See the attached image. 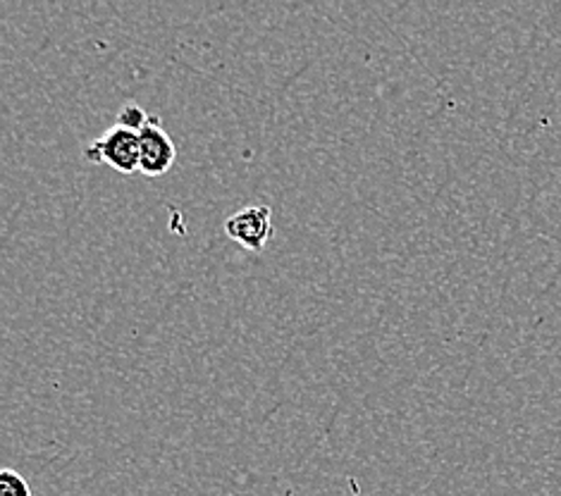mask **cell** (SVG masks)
<instances>
[{"label":"cell","instance_id":"cell-4","mask_svg":"<svg viewBox=\"0 0 561 496\" xmlns=\"http://www.w3.org/2000/svg\"><path fill=\"white\" fill-rule=\"evenodd\" d=\"M149 119H151V115L146 113L141 105L125 103L123 108H119V113H117V127H125L129 131H137L139 134L146 125H149Z\"/></svg>","mask_w":561,"mask_h":496},{"label":"cell","instance_id":"cell-1","mask_svg":"<svg viewBox=\"0 0 561 496\" xmlns=\"http://www.w3.org/2000/svg\"><path fill=\"white\" fill-rule=\"evenodd\" d=\"M89 163H105L113 170L131 174L141 165V151H139V134L129 131L125 127H111L108 131L91 141L84 151Z\"/></svg>","mask_w":561,"mask_h":496},{"label":"cell","instance_id":"cell-2","mask_svg":"<svg viewBox=\"0 0 561 496\" xmlns=\"http://www.w3.org/2000/svg\"><path fill=\"white\" fill-rule=\"evenodd\" d=\"M139 151H141L139 172L149 174V177H160V174H165L178 160L175 141L170 139V134L153 115L149 119V125L139 131Z\"/></svg>","mask_w":561,"mask_h":496},{"label":"cell","instance_id":"cell-5","mask_svg":"<svg viewBox=\"0 0 561 496\" xmlns=\"http://www.w3.org/2000/svg\"><path fill=\"white\" fill-rule=\"evenodd\" d=\"M0 496H32L30 485L18 471H0Z\"/></svg>","mask_w":561,"mask_h":496},{"label":"cell","instance_id":"cell-3","mask_svg":"<svg viewBox=\"0 0 561 496\" xmlns=\"http://www.w3.org/2000/svg\"><path fill=\"white\" fill-rule=\"evenodd\" d=\"M225 234L249 251H263L273 237V212L268 206H251L225 220Z\"/></svg>","mask_w":561,"mask_h":496}]
</instances>
